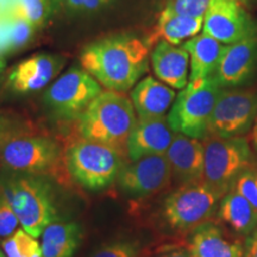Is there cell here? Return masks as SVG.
Masks as SVG:
<instances>
[{"mask_svg": "<svg viewBox=\"0 0 257 257\" xmlns=\"http://www.w3.org/2000/svg\"><path fill=\"white\" fill-rule=\"evenodd\" d=\"M60 55L40 54L22 61L9 74V86L17 93H30L44 88L63 68Z\"/></svg>", "mask_w": 257, "mask_h": 257, "instance_id": "obj_16", "label": "cell"}, {"mask_svg": "<svg viewBox=\"0 0 257 257\" xmlns=\"http://www.w3.org/2000/svg\"><path fill=\"white\" fill-rule=\"evenodd\" d=\"M160 257H191L187 250H173Z\"/></svg>", "mask_w": 257, "mask_h": 257, "instance_id": "obj_34", "label": "cell"}, {"mask_svg": "<svg viewBox=\"0 0 257 257\" xmlns=\"http://www.w3.org/2000/svg\"><path fill=\"white\" fill-rule=\"evenodd\" d=\"M50 0H16L11 14L40 28L50 14Z\"/></svg>", "mask_w": 257, "mask_h": 257, "instance_id": "obj_26", "label": "cell"}, {"mask_svg": "<svg viewBox=\"0 0 257 257\" xmlns=\"http://www.w3.org/2000/svg\"><path fill=\"white\" fill-rule=\"evenodd\" d=\"M184 48L189 54V81H198L213 75L225 46L202 32L186 41Z\"/></svg>", "mask_w": 257, "mask_h": 257, "instance_id": "obj_20", "label": "cell"}, {"mask_svg": "<svg viewBox=\"0 0 257 257\" xmlns=\"http://www.w3.org/2000/svg\"><path fill=\"white\" fill-rule=\"evenodd\" d=\"M82 239V229L75 221H54L42 233V256L73 257Z\"/></svg>", "mask_w": 257, "mask_h": 257, "instance_id": "obj_22", "label": "cell"}, {"mask_svg": "<svg viewBox=\"0 0 257 257\" xmlns=\"http://www.w3.org/2000/svg\"><path fill=\"white\" fill-rule=\"evenodd\" d=\"M6 257H32L42 251L40 243L23 229L16 230L2 243Z\"/></svg>", "mask_w": 257, "mask_h": 257, "instance_id": "obj_25", "label": "cell"}, {"mask_svg": "<svg viewBox=\"0 0 257 257\" xmlns=\"http://www.w3.org/2000/svg\"><path fill=\"white\" fill-rule=\"evenodd\" d=\"M221 198L204 180L181 185L163 202V218L176 231H194L213 216Z\"/></svg>", "mask_w": 257, "mask_h": 257, "instance_id": "obj_8", "label": "cell"}, {"mask_svg": "<svg viewBox=\"0 0 257 257\" xmlns=\"http://www.w3.org/2000/svg\"><path fill=\"white\" fill-rule=\"evenodd\" d=\"M175 98V92L169 86L153 76L144 78L131 91V101L138 119L165 117Z\"/></svg>", "mask_w": 257, "mask_h": 257, "instance_id": "obj_18", "label": "cell"}, {"mask_svg": "<svg viewBox=\"0 0 257 257\" xmlns=\"http://www.w3.org/2000/svg\"><path fill=\"white\" fill-rule=\"evenodd\" d=\"M19 221L12 211L4 189L0 185V238H8L17 229Z\"/></svg>", "mask_w": 257, "mask_h": 257, "instance_id": "obj_28", "label": "cell"}, {"mask_svg": "<svg viewBox=\"0 0 257 257\" xmlns=\"http://www.w3.org/2000/svg\"><path fill=\"white\" fill-rule=\"evenodd\" d=\"M149 49L134 36H113L96 41L83 49L82 68L108 91L125 93L148 70Z\"/></svg>", "mask_w": 257, "mask_h": 257, "instance_id": "obj_1", "label": "cell"}, {"mask_svg": "<svg viewBox=\"0 0 257 257\" xmlns=\"http://www.w3.org/2000/svg\"><path fill=\"white\" fill-rule=\"evenodd\" d=\"M256 117V92L223 89L212 112L206 137H242L255 124Z\"/></svg>", "mask_w": 257, "mask_h": 257, "instance_id": "obj_10", "label": "cell"}, {"mask_svg": "<svg viewBox=\"0 0 257 257\" xmlns=\"http://www.w3.org/2000/svg\"><path fill=\"white\" fill-rule=\"evenodd\" d=\"M204 181L224 197L234 187L239 176L249 170L252 154L246 138L206 137Z\"/></svg>", "mask_w": 257, "mask_h": 257, "instance_id": "obj_7", "label": "cell"}, {"mask_svg": "<svg viewBox=\"0 0 257 257\" xmlns=\"http://www.w3.org/2000/svg\"><path fill=\"white\" fill-rule=\"evenodd\" d=\"M213 76L188 81L179 93L167 120L174 133L205 140L212 112L223 92Z\"/></svg>", "mask_w": 257, "mask_h": 257, "instance_id": "obj_6", "label": "cell"}, {"mask_svg": "<svg viewBox=\"0 0 257 257\" xmlns=\"http://www.w3.org/2000/svg\"><path fill=\"white\" fill-rule=\"evenodd\" d=\"M3 68H4V62H3V60L0 59V72H2Z\"/></svg>", "mask_w": 257, "mask_h": 257, "instance_id": "obj_37", "label": "cell"}, {"mask_svg": "<svg viewBox=\"0 0 257 257\" xmlns=\"http://www.w3.org/2000/svg\"><path fill=\"white\" fill-rule=\"evenodd\" d=\"M0 185L22 229L32 237H40L57 220L55 193L47 176L3 169Z\"/></svg>", "mask_w": 257, "mask_h": 257, "instance_id": "obj_2", "label": "cell"}, {"mask_svg": "<svg viewBox=\"0 0 257 257\" xmlns=\"http://www.w3.org/2000/svg\"><path fill=\"white\" fill-rule=\"evenodd\" d=\"M257 64V35L225 46L213 78L221 88H234L249 81Z\"/></svg>", "mask_w": 257, "mask_h": 257, "instance_id": "obj_13", "label": "cell"}, {"mask_svg": "<svg viewBox=\"0 0 257 257\" xmlns=\"http://www.w3.org/2000/svg\"><path fill=\"white\" fill-rule=\"evenodd\" d=\"M136 123L133 101L124 93L106 89L80 115L78 130L82 138L107 144L126 154L127 140Z\"/></svg>", "mask_w": 257, "mask_h": 257, "instance_id": "obj_3", "label": "cell"}, {"mask_svg": "<svg viewBox=\"0 0 257 257\" xmlns=\"http://www.w3.org/2000/svg\"><path fill=\"white\" fill-rule=\"evenodd\" d=\"M67 8L73 12H83V8L87 4L88 0H64Z\"/></svg>", "mask_w": 257, "mask_h": 257, "instance_id": "obj_32", "label": "cell"}, {"mask_svg": "<svg viewBox=\"0 0 257 257\" xmlns=\"http://www.w3.org/2000/svg\"><path fill=\"white\" fill-rule=\"evenodd\" d=\"M92 257H136V248L130 243H114L99 250Z\"/></svg>", "mask_w": 257, "mask_h": 257, "instance_id": "obj_30", "label": "cell"}, {"mask_svg": "<svg viewBox=\"0 0 257 257\" xmlns=\"http://www.w3.org/2000/svg\"><path fill=\"white\" fill-rule=\"evenodd\" d=\"M0 166H2V165H0Z\"/></svg>", "mask_w": 257, "mask_h": 257, "instance_id": "obj_39", "label": "cell"}, {"mask_svg": "<svg viewBox=\"0 0 257 257\" xmlns=\"http://www.w3.org/2000/svg\"><path fill=\"white\" fill-rule=\"evenodd\" d=\"M69 175L81 187L98 192L117 181L125 162V153L107 144L80 138L64 153Z\"/></svg>", "mask_w": 257, "mask_h": 257, "instance_id": "obj_5", "label": "cell"}, {"mask_svg": "<svg viewBox=\"0 0 257 257\" xmlns=\"http://www.w3.org/2000/svg\"><path fill=\"white\" fill-rule=\"evenodd\" d=\"M202 31L226 46L257 35L256 25L240 0H211Z\"/></svg>", "mask_w": 257, "mask_h": 257, "instance_id": "obj_11", "label": "cell"}, {"mask_svg": "<svg viewBox=\"0 0 257 257\" xmlns=\"http://www.w3.org/2000/svg\"><path fill=\"white\" fill-rule=\"evenodd\" d=\"M251 138H252V144H253V148H255V149L257 150V117H256L255 124H253V130H252Z\"/></svg>", "mask_w": 257, "mask_h": 257, "instance_id": "obj_35", "label": "cell"}, {"mask_svg": "<svg viewBox=\"0 0 257 257\" xmlns=\"http://www.w3.org/2000/svg\"><path fill=\"white\" fill-rule=\"evenodd\" d=\"M0 257H5V255H4V252L2 251V250H0Z\"/></svg>", "mask_w": 257, "mask_h": 257, "instance_id": "obj_38", "label": "cell"}, {"mask_svg": "<svg viewBox=\"0 0 257 257\" xmlns=\"http://www.w3.org/2000/svg\"><path fill=\"white\" fill-rule=\"evenodd\" d=\"M187 251L191 257H244L240 243L226 238L220 227L208 221L193 231Z\"/></svg>", "mask_w": 257, "mask_h": 257, "instance_id": "obj_19", "label": "cell"}, {"mask_svg": "<svg viewBox=\"0 0 257 257\" xmlns=\"http://www.w3.org/2000/svg\"><path fill=\"white\" fill-rule=\"evenodd\" d=\"M34 25L16 17L14 15L5 16L0 24V53L16 50L25 46L34 36Z\"/></svg>", "mask_w": 257, "mask_h": 257, "instance_id": "obj_24", "label": "cell"}, {"mask_svg": "<svg viewBox=\"0 0 257 257\" xmlns=\"http://www.w3.org/2000/svg\"><path fill=\"white\" fill-rule=\"evenodd\" d=\"M202 25H204L202 18L185 17L162 10L146 43L149 48L155 46L160 41H166L170 44L179 46L181 42L197 36L202 29Z\"/></svg>", "mask_w": 257, "mask_h": 257, "instance_id": "obj_21", "label": "cell"}, {"mask_svg": "<svg viewBox=\"0 0 257 257\" xmlns=\"http://www.w3.org/2000/svg\"><path fill=\"white\" fill-rule=\"evenodd\" d=\"M172 169L163 155L147 156L131 161L121 169L117 182L121 191L131 197L143 198L155 194L168 186L172 179Z\"/></svg>", "mask_w": 257, "mask_h": 257, "instance_id": "obj_12", "label": "cell"}, {"mask_svg": "<svg viewBox=\"0 0 257 257\" xmlns=\"http://www.w3.org/2000/svg\"><path fill=\"white\" fill-rule=\"evenodd\" d=\"M155 75L165 85L184 89L189 81V54L184 46H174L166 41L155 44L150 56Z\"/></svg>", "mask_w": 257, "mask_h": 257, "instance_id": "obj_17", "label": "cell"}, {"mask_svg": "<svg viewBox=\"0 0 257 257\" xmlns=\"http://www.w3.org/2000/svg\"><path fill=\"white\" fill-rule=\"evenodd\" d=\"M101 92L100 83L91 74L80 67H72L48 88L44 102L56 117L79 119Z\"/></svg>", "mask_w": 257, "mask_h": 257, "instance_id": "obj_9", "label": "cell"}, {"mask_svg": "<svg viewBox=\"0 0 257 257\" xmlns=\"http://www.w3.org/2000/svg\"><path fill=\"white\" fill-rule=\"evenodd\" d=\"M166 156L172 176L179 184L204 180L205 147L201 140L175 133Z\"/></svg>", "mask_w": 257, "mask_h": 257, "instance_id": "obj_14", "label": "cell"}, {"mask_svg": "<svg viewBox=\"0 0 257 257\" xmlns=\"http://www.w3.org/2000/svg\"><path fill=\"white\" fill-rule=\"evenodd\" d=\"M174 135L166 115L150 119H137L127 140V157L131 161H136L147 156L163 155L172 144Z\"/></svg>", "mask_w": 257, "mask_h": 257, "instance_id": "obj_15", "label": "cell"}, {"mask_svg": "<svg viewBox=\"0 0 257 257\" xmlns=\"http://www.w3.org/2000/svg\"><path fill=\"white\" fill-rule=\"evenodd\" d=\"M5 16H8V15H5L4 12H2L0 11V24H2V22H3V19L5 18Z\"/></svg>", "mask_w": 257, "mask_h": 257, "instance_id": "obj_36", "label": "cell"}, {"mask_svg": "<svg viewBox=\"0 0 257 257\" xmlns=\"http://www.w3.org/2000/svg\"><path fill=\"white\" fill-rule=\"evenodd\" d=\"M211 0H168L163 10L170 14L204 19Z\"/></svg>", "mask_w": 257, "mask_h": 257, "instance_id": "obj_27", "label": "cell"}, {"mask_svg": "<svg viewBox=\"0 0 257 257\" xmlns=\"http://www.w3.org/2000/svg\"><path fill=\"white\" fill-rule=\"evenodd\" d=\"M16 0H0V11L5 15L11 14V10L14 8Z\"/></svg>", "mask_w": 257, "mask_h": 257, "instance_id": "obj_33", "label": "cell"}, {"mask_svg": "<svg viewBox=\"0 0 257 257\" xmlns=\"http://www.w3.org/2000/svg\"><path fill=\"white\" fill-rule=\"evenodd\" d=\"M233 188L257 208V172L246 170L239 176Z\"/></svg>", "mask_w": 257, "mask_h": 257, "instance_id": "obj_29", "label": "cell"}, {"mask_svg": "<svg viewBox=\"0 0 257 257\" xmlns=\"http://www.w3.org/2000/svg\"><path fill=\"white\" fill-rule=\"evenodd\" d=\"M219 217L233 231L244 236L257 229V208L234 188L221 198Z\"/></svg>", "mask_w": 257, "mask_h": 257, "instance_id": "obj_23", "label": "cell"}, {"mask_svg": "<svg viewBox=\"0 0 257 257\" xmlns=\"http://www.w3.org/2000/svg\"><path fill=\"white\" fill-rule=\"evenodd\" d=\"M62 160V149L54 138L16 130L6 118L0 115V165L3 169L47 176L59 169Z\"/></svg>", "mask_w": 257, "mask_h": 257, "instance_id": "obj_4", "label": "cell"}, {"mask_svg": "<svg viewBox=\"0 0 257 257\" xmlns=\"http://www.w3.org/2000/svg\"><path fill=\"white\" fill-rule=\"evenodd\" d=\"M244 257H257V229L245 240Z\"/></svg>", "mask_w": 257, "mask_h": 257, "instance_id": "obj_31", "label": "cell"}]
</instances>
